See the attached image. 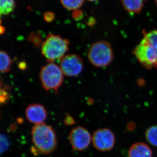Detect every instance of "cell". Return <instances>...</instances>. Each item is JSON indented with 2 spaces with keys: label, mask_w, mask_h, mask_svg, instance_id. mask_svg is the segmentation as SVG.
<instances>
[{
  "label": "cell",
  "mask_w": 157,
  "mask_h": 157,
  "mask_svg": "<svg viewBox=\"0 0 157 157\" xmlns=\"http://www.w3.org/2000/svg\"><path fill=\"white\" fill-rule=\"evenodd\" d=\"M32 137L36 153L47 154L56 148L57 140L54 131L44 123L35 124L33 127Z\"/></svg>",
  "instance_id": "obj_1"
},
{
  "label": "cell",
  "mask_w": 157,
  "mask_h": 157,
  "mask_svg": "<svg viewBox=\"0 0 157 157\" xmlns=\"http://www.w3.org/2000/svg\"><path fill=\"white\" fill-rule=\"evenodd\" d=\"M70 42L59 35L50 34L41 45V52L48 62L60 60L69 50Z\"/></svg>",
  "instance_id": "obj_2"
},
{
  "label": "cell",
  "mask_w": 157,
  "mask_h": 157,
  "mask_svg": "<svg viewBox=\"0 0 157 157\" xmlns=\"http://www.w3.org/2000/svg\"><path fill=\"white\" fill-rule=\"evenodd\" d=\"M113 52L109 42L99 41L93 43L88 51L90 63L97 67L109 66L113 59Z\"/></svg>",
  "instance_id": "obj_3"
},
{
  "label": "cell",
  "mask_w": 157,
  "mask_h": 157,
  "mask_svg": "<svg viewBox=\"0 0 157 157\" xmlns=\"http://www.w3.org/2000/svg\"><path fill=\"white\" fill-rule=\"evenodd\" d=\"M64 75L59 66L48 62L41 69L39 77L44 89L57 91L63 83Z\"/></svg>",
  "instance_id": "obj_4"
},
{
  "label": "cell",
  "mask_w": 157,
  "mask_h": 157,
  "mask_svg": "<svg viewBox=\"0 0 157 157\" xmlns=\"http://www.w3.org/2000/svg\"><path fill=\"white\" fill-rule=\"evenodd\" d=\"M139 63L147 69L157 68V46L142 39L133 51Z\"/></svg>",
  "instance_id": "obj_5"
},
{
  "label": "cell",
  "mask_w": 157,
  "mask_h": 157,
  "mask_svg": "<svg viewBox=\"0 0 157 157\" xmlns=\"http://www.w3.org/2000/svg\"><path fill=\"white\" fill-rule=\"evenodd\" d=\"M92 140L93 145L98 150L108 151L114 147L115 144V135L110 129L104 128L94 132Z\"/></svg>",
  "instance_id": "obj_6"
},
{
  "label": "cell",
  "mask_w": 157,
  "mask_h": 157,
  "mask_svg": "<svg viewBox=\"0 0 157 157\" xmlns=\"http://www.w3.org/2000/svg\"><path fill=\"white\" fill-rule=\"evenodd\" d=\"M59 60L60 67L65 76L69 77L78 76L83 70V61L77 55H66Z\"/></svg>",
  "instance_id": "obj_7"
},
{
  "label": "cell",
  "mask_w": 157,
  "mask_h": 157,
  "mask_svg": "<svg viewBox=\"0 0 157 157\" xmlns=\"http://www.w3.org/2000/svg\"><path fill=\"white\" fill-rule=\"evenodd\" d=\"M69 140L73 149L82 151L89 146L92 137L90 132L86 129L78 126L74 128L70 132Z\"/></svg>",
  "instance_id": "obj_8"
},
{
  "label": "cell",
  "mask_w": 157,
  "mask_h": 157,
  "mask_svg": "<svg viewBox=\"0 0 157 157\" xmlns=\"http://www.w3.org/2000/svg\"><path fill=\"white\" fill-rule=\"evenodd\" d=\"M25 115L28 120L32 123H43L46 120L47 113L44 106L40 104H31L27 107Z\"/></svg>",
  "instance_id": "obj_9"
},
{
  "label": "cell",
  "mask_w": 157,
  "mask_h": 157,
  "mask_svg": "<svg viewBox=\"0 0 157 157\" xmlns=\"http://www.w3.org/2000/svg\"><path fill=\"white\" fill-rule=\"evenodd\" d=\"M153 153L149 145L143 142H137L130 147L128 157H152Z\"/></svg>",
  "instance_id": "obj_10"
},
{
  "label": "cell",
  "mask_w": 157,
  "mask_h": 157,
  "mask_svg": "<svg viewBox=\"0 0 157 157\" xmlns=\"http://www.w3.org/2000/svg\"><path fill=\"white\" fill-rule=\"evenodd\" d=\"M145 0H121L124 9L132 15L139 14L142 11Z\"/></svg>",
  "instance_id": "obj_11"
},
{
  "label": "cell",
  "mask_w": 157,
  "mask_h": 157,
  "mask_svg": "<svg viewBox=\"0 0 157 157\" xmlns=\"http://www.w3.org/2000/svg\"><path fill=\"white\" fill-rule=\"evenodd\" d=\"M12 60L4 51L0 50V73L8 72L11 70Z\"/></svg>",
  "instance_id": "obj_12"
},
{
  "label": "cell",
  "mask_w": 157,
  "mask_h": 157,
  "mask_svg": "<svg viewBox=\"0 0 157 157\" xmlns=\"http://www.w3.org/2000/svg\"><path fill=\"white\" fill-rule=\"evenodd\" d=\"M145 137L150 144L157 147V125L149 127L145 131Z\"/></svg>",
  "instance_id": "obj_13"
},
{
  "label": "cell",
  "mask_w": 157,
  "mask_h": 157,
  "mask_svg": "<svg viewBox=\"0 0 157 157\" xmlns=\"http://www.w3.org/2000/svg\"><path fill=\"white\" fill-rule=\"evenodd\" d=\"M15 6V0H0V15L10 14Z\"/></svg>",
  "instance_id": "obj_14"
},
{
  "label": "cell",
  "mask_w": 157,
  "mask_h": 157,
  "mask_svg": "<svg viewBox=\"0 0 157 157\" xmlns=\"http://www.w3.org/2000/svg\"><path fill=\"white\" fill-rule=\"evenodd\" d=\"M64 8L69 10H78L82 6L84 0H60Z\"/></svg>",
  "instance_id": "obj_15"
},
{
  "label": "cell",
  "mask_w": 157,
  "mask_h": 157,
  "mask_svg": "<svg viewBox=\"0 0 157 157\" xmlns=\"http://www.w3.org/2000/svg\"><path fill=\"white\" fill-rule=\"evenodd\" d=\"M9 99V93L0 82V104L6 103Z\"/></svg>",
  "instance_id": "obj_16"
},
{
  "label": "cell",
  "mask_w": 157,
  "mask_h": 157,
  "mask_svg": "<svg viewBox=\"0 0 157 157\" xmlns=\"http://www.w3.org/2000/svg\"><path fill=\"white\" fill-rule=\"evenodd\" d=\"M9 146V141L7 137L0 134V155L6 150Z\"/></svg>",
  "instance_id": "obj_17"
},
{
  "label": "cell",
  "mask_w": 157,
  "mask_h": 157,
  "mask_svg": "<svg viewBox=\"0 0 157 157\" xmlns=\"http://www.w3.org/2000/svg\"><path fill=\"white\" fill-rule=\"evenodd\" d=\"M29 39L34 43V45H39L41 43V38L39 34L36 33H34L31 34L29 37Z\"/></svg>",
  "instance_id": "obj_18"
},
{
  "label": "cell",
  "mask_w": 157,
  "mask_h": 157,
  "mask_svg": "<svg viewBox=\"0 0 157 157\" xmlns=\"http://www.w3.org/2000/svg\"><path fill=\"white\" fill-rule=\"evenodd\" d=\"M55 14L54 13L49 11L45 12L44 14V18L45 21L50 22L53 21L55 18Z\"/></svg>",
  "instance_id": "obj_19"
},
{
  "label": "cell",
  "mask_w": 157,
  "mask_h": 157,
  "mask_svg": "<svg viewBox=\"0 0 157 157\" xmlns=\"http://www.w3.org/2000/svg\"><path fill=\"white\" fill-rule=\"evenodd\" d=\"M83 16V13L80 10H76L73 11V18L76 20L81 19Z\"/></svg>",
  "instance_id": "obj_20"
},
{
  "label": "cell",
  "mask_w": 157,
  "mask_h": 157,
  "mask_svg": "<svg viewBox=\"0 0 157 157\" xmlns=\"http://www.w3.org/2000/svg\"><path fill=\"white\" fill-rule=\"evenodd\" d=\"M65 123L67 125L73 124L74 123V120H73V118L70 116H67L66 118L65 121Z\"/></svg>",
  "instance_id": "obj_21"
},
{
  "label": "cell",
  "mask_w": 157,
  "mask_h": 157,
  "mask_svg": "<svg viewBox=\"0 0 157 157\" xmlns=\"http://www.w3.org/2000/svg\"><path fill=\"white\" fill-rule=\"evenodd\" d=\"M154 1L155 4L156 6L157 7V0H154Z\"/></svg>",
  "instance_id": "obj_22"
},
{
  "label": "cell",
  "mask_w": 157,
  "mask_h": 157,
  "mask_svg": "<svg viewBox=\"0 0 157 157\" xmlns=\"http://www.w3.org/2000/svg\"><path fill=\"white\" fill-rule=\"evenodd\" d=\"M88 1H90V2H95V1H98V0H88Z\"/></svg>",
  "instance_id": "obj_23"
},
{
  "label": "cell",
  "mask_w": 157,
  "mask_h": 157,
  "mask_svg": "<svg viewBox=\"0 0 157 157\" xmlns=\"http://www.w3.org/2000/svg\"><path fill=\"white\" fill-rule=\"evenodd\" d=\"M1 15H0V18H1ZM1 19H0V26L2 25L1 24Z\"/></svg>",
  "instance_id": "obj_24"
}]
</instances>
